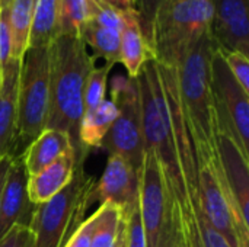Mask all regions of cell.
Listing matches in <instances>:
<instances>
[{
    "label": "cell",
    "instance_id": "83f0119b",
    "mask_svg": "<svg viewBox=\"0 0 249 247\" xmlns=\"http://www.w3.org/2000/svg\"><path fill=\"white\" fill-rule=\"evenodd\" d=\"M12 60V35L9 26V7L0 9V73Z\"/></svg>",
    "mask_w": 249,
    "mask_h": 247
},
{
    "label": "cell",
    "instance_id": "44dd1931",
    "mask_svg": "<svg viewBox=\"0 0 249 247\" xmlns=\"http://www.w3.org/2000/svg\"><path fill=\"white\" fill-rule=\"evenodd\" d=\"M123 215L112 204H101L98 208V221L89 247H115Z\"/></svg>",
    "mask_w": 249,
    "mask_h": 247
},
{
    "label": "cell",
    "instance_id": "1f68e13d",
    "mask_svg": "<svg viewBox=\"0 0 249 247\" xmlns=\"http://www.w3.org/2000/svg\"><path fill=\"white\" fill-rule=\"evenodd\" d=\"M12 157L13 156L9 154V156L3 157L0 160V198H1V191H3V186H4V181H6V176H7V170H9Z\"/></svg>",
    "mask_w": 249,
    "mask_h": 247
},
{
    "label": "cell",
    "instance_id": "2e32d148",
    "mask_svg": "<svg viewBox=\"0 0 249 247\" xmlns=\"http://www.w3.org/2000/svg\"><path fill=\"white\" fill-rule=\"evenodd\" d=\"M74 150L70 135L60 130H44L22 153L28 176H32L66 153Z\"/></svg>",
    "mask_w": 249,
    "mask_h": 247
},
{
    "label": "cell",
    "instance_id": "30bf717a",
    "mask_svg": "<svg viewBox=\"0 0 249 247\" xmlns=\"http://www.w3.org/2000/svg\"><path fill=\"white\" fill-rule=\"evenodd\" d=\"M140 173L121 156L109 154L107 167L90 194V201L115 205L123 217H127L139 204Z\"/></svg>",
    "mask_w": 249,
    "mask_h": 247
},
{
    "label": "cell",
    "instance_id": "8fae6325",
    "mask_svg": "<svg viewBox=\"0 0 249 247\" xmlns=\"http://www.w3.org/2000/svg\"><path fill=\"white\" fill-rule=\"evenodd\" d=\"M210 35L222 51L249 55V0H213Z\"/></svg>",
    "mask_w": 249,
    "mask_h": 247
},
{
    "label": "cell",
    "instance_id": "e0dca14e",
    "mask_svg": "<svg viewBox=\"0 0 249 247\" xmlns=\"http://www.w3.org/2000/svg\"><path fill=\"white\" fill-rule=\"evenodd\" d=\"M117 115V106L111 99H105L96 108L85 111L79 128V141L82 147L86 150L101 148Z\"/></svg>",
    "mask_w": 249,
    "mask_h": 247
},
{
    "label": "cell",
    "instance_id": "7402d4cb",
    "mask_svg": "<svg viewBox=\"0 0 249 247\" xmlns=\"http://www.w3.org/2000/svg\"><path fill=\"white\" fill-rule=\"evenodd\" d=\"M88 20V0H57V35L79 36Z\"/></svg>",
    "mask_w": 249,
    "mask_h": 247
},
{
    "label": "cell",
    "instance_id": "9c48e42d",
    "mask_svg": "<svg viewBox=\"0 0 249 247\" xmlns=\"http://www.w3.org/2000/svg\"><path fill=\"white\" fill-rule=\"evenodd\" d=\"M216 140L229 201L241 229L249 236V157L242 153L229 134L217 131Z\"/></svg>",
    "mask_w": 249,
    "mask_h": 247
},
{
    "label": "cell",
    "instance_id": "ac0fdd59",
    "mask_svg": "<svg viewBox=\"0 0 249 247\" xmlns=\"http://www.w3.org/2000/svg\"><path fill=\"white\" fill-rule=\"evenodd\" d=\"M34 0H12L9 6V26L12 35V58L22 61L29 47Z\"/></svg>",
    "mask_w": 249,
    "mask_h": 247
},
{
    "label": "cell",
    "instance_id": "4316f807",
    "mask_svg": "<svg viewBox=\"0 0 249 247\" xmlns=\"http://www.w3.org/2000/svg\"><path fill=\"white\" fill-rule=\"evenodd\" d=\"M96 221H98V211H95L90 217L83 220L76 227V230L70 234V237L66 240L63 247H89Z\"/></svg>",
    "mask_w": 249,
    "mask_h": 247
},
{
    "label": "cell",
    "instance_id": "7a4b0ae2",
    "mask_svg": "<svg viewBox=\"0 0 249 247\" xmlns=\"http://www.w3.org/2000/svg\"><path fill=\"white\" fill-rule=\"evenodd\" d=\"M214 42L203 35L174 66L182 111L188 124L197 160L220 167L217 131L210 86V60Z\"/></svg>",
    "mask_w": 249,
    "mask_h": 247
},
{
    "label": "cell",
    "instance_id": "3957f363",
    "mask_svg": "<svg viewBox=\"0 0 249 247\" xmlns=\"http://www.w3.org/2000/svg\"><path fill=\"white\" fill-rule=\"evenodd\" d=\"M213 22V0H166L155 13L149 48L152 58L174 67Z\"/></svg>",
    "mask_w": 249,
    "mask_h": 247
},
{
    "label": "cell",
    "instance_id": "6da1fadb",
    "mask_svg": "<svg viewBox=\"0 0 249 247\" xmlns=\"http://www.w3.org/2000/svg\"><path fill=\"white\" fill-rule=\"evenodd\" d=\"M95 57L77 35H57L48 47L50 106L45 130H60L70 135L77 157L86 159L88 150L79 141L85 112L83 95Z\"/></svg>",
    "mask_w": 249,
    "mask_h": 247
},
{
    "label": "cell",
    "instance_id": "d4e9b609",
    "mask_svg": "<svg viewBox=\"0 0 249 247\" xmlns=\"http://www.w3.org/2000/svg\"><path fill=\"white\" fill-rule=\"evenodd\" d=\"M220 49V48H219ZM222 51V49H220ZM223 58L229 67V71L241 87L249 93V60L248 55L238 51H222Z\"/></svg>",
    "mask_w": 249,
    "mask_h": 247
},
{
    "label": "cell",
    "instance_id": "d6a6232c",
    "mask_svg": "<svg viewBox=\"0 0 249 247\" xmlns=\"http://www.w3.org/2000/svg\"><path fill=\"white\" fill-rule=\"evenodd\" d=\"M115 247H125V220L124 218H123L121 226H120V231H118Z\"/></svg>",
    "mask_w": 249,
    "mask_h": 247
},
{
    "label": "cell",
    "instance_id": "4fadbf2b",
    "mask_svg": "<svg viewBox=\"0 0 249 247\" xmlns=\"http://www.w3.org/2000/svg\"><path fill=\"white\" fill-rule=\"evenodd\" d=\"M79 163H85V159L77 157L74 150H71L41 172L28 176L26 192L29 202L38 205L55 197L71 182Z\"/></svg>",
    "mask_w": 249,
    "mask_h": 247
},
{
    "label": "cell",
    "instance_id": "484cf974",
    "mask_svg": "<svg viewBox=\"0 0 249 247\" xmlns=\"http://www.w3.org/2000/svg\"><path fill=\"white\" fill-rule=\"evenodd\" d=\"M123 218L125 220V247H147L139 204L131 210L127 217Z\"/></svg>",
    "mask_w": 249,
    "mask_h": 247
},
{
    "label": "cell",
    "instance_id": "f1b7e54d",
    "mask_svg": "<svg viewBox=\"0 0 249 247\" xmlns=\"http://www.w3.org/2000/svg\"><path fill=\"white\" fill-rule=\"evenodd\" d=\"M165 1L166 0H136V10L140 16L142 31H143L147 45H149V39H150V29H152V22H153L155 13L159 9V6Z\"/></svg>",
    "mask_w": 249,
    "mask_h": 247
},
{
    "label": "cell",
    "instance_id": "8992f818",
    "mask_svg": "<svg viewBox=\"0 0 249 247\" xmlns=\"http://www.w3.org/2000/svg\"><path fill=\"white\" fill-rule=\"evenodd\" d=\"M139 210L147 247H182L163 175L155 154L147 150L140 172Z\"/></svg>",
    "mask_w": 249,
    "mask_h": 247
},
{
    "label": "cell",
    "instance_id": "52a82bcc",
    "mask_svg": "<svg viewBox=\"0 0 249 247\" xmlns=\"http://www.w3.org/2000/svg\"><path fill=\"white\" fill-rule=\"evenodd\" d=\"M111 100L118 115L108 131L104 146L109 154L125 159L136 172H142L146 154L140 96L136 77L115 76L111 83Z\"/></svg>",
    "mask_w": 249,
    "mask_h": 247
},
{
    "label": "cell",
    "instance_id": "f546056e",
    "mask_svg": "<svg viewBox=\"0 0 249 247\" xmlns=\"http://www.w3.org/2000/svg\"><path fill=\"white\" fill-rule=\"evenodd\" d=\"M0 247H34V236L28 224L15 226L0 239Z\"/></svg>",
    "mask_w": 249,
    "mask_h": 247
},
{
    "label": "cell",
    "instance_id": "5b68a950",
    "mask_svg": "<svg viewBox=\"0 0 249 247\" xmlns=\"http://www.w3.org/2000/svg\"><path fill=\"white\" fill-rule=\"evenodd\" d=\"M50 106L48 47H29L23 55L16 98V137L12 156L25 148L45 130Z\"/></svg>",
    "mask_w": 249,
    "mask_h": 247
},
{
    "label": "cell",
    "instance_id": "9a60e30c",
    "mask_svg": "<svg viewBox=\"0 0 249 247\" xmlns=\"http://www.w3.org/2000/svg\"><path fill=\"white\" fill-rule=\"evenodd\" d=\"M150 58L152 54L142 31L137 10H124L120 31V63L125 67L128 77H137L144 63Z\"/></svg>",
    "mask_w": 249,
    "mask_h": 247
},
{
    "label": "cell",
    "instance_id": "5bb4252c",
    "mask_svg": "<svg viewBox=\"0 0 249 247\" xmlns=\"http://www.w3.org/2000/svg\"><path fill=\"white\" fill-rule=\"evenodd\" d=\"M22 61L10 60L0 73V160L12 156L16 137V98Z\"/></svg>",
    "mask_w": 249,
    "mask_h": 247
},
{
    "label": "cell",
    "instance_id": "4dcf8cb0",
    "mask_svg": "<svg viewBox=\"0 0 249 247\" xmlns=\"http://www.w3.org/2000/svg\"><path fill=\"white\" fill-rule=\"evenodd\" d=\"M102 3H107L109 6H114L118 10H131L136 9V0H98Z\"/></svg>",
    "mask_w": 249,
    "mask_h": 247
},
{
    "label": "cell",
    "instance_id": "ffe728a7",
    "mask_svg": "<svg viewBox=\"0 0 249 247\" xmlns=\"http://www.w3.org/2000/svg\"><path fill=\"white\" fill-rule=\"evenodd\" d=\"M57 36V0H34L29 47H50ZM28 47V48H29Z\"/></svg>",
    "mask_w": 249,
    "mask_h": 247
},
{
    "label": "cell",
    "instance_id": "cb8c5ba5",
    "mask_svg": "<svg viewBox=\"0 0 249 247\" xmlns=\"http://www.w3.org/2000/svg\"><path fill=\"white\" fill-rule=\"evenodd\" d=\"M88 7H89V20L112 31H118V32L121 31L123 10H118L114 6H109L98 0H88Z\"/></svg>",
    "mask_w": 249,
    "mask_h": 247
},
{
    "label": "cell",
    "instance_id": "7c38bea8",
    "mask_svg": "<svg viewBox=\"0 0 249 247\" xmlns=\"http://www.w3.org/2000/svg\"><path fill=\"white\" fill-rule=\"evenodd\" d=\"M28 173L22 154L13 156L0 198V239L15 226L28 224V208L32 205L26 192Z\"/></svg>",
    "mask_w": 249,
    "mask_h": 247
},
{
    "label": "cell",
    "instance_id": "ba28073f",
    "mask_svg": "<svg viewBox=\"0 0 249 247\" xmlns=\"http://www.w3.org/2000/svg\"><path fill=\"white\" fill-rule=\"evenodd\" d=\"M210 86L216 131L229 134L249 157V93L235 80L216 45L210 60Z\"/></svg>",
    "mask_w": 249,
    "mask_h": 247
},
{
    "label": "cell",
    "instance_id": "277c9868",
    "mask_svg": "<svg viewBox=\"0 0 249 247\" xmlns=\"http://www.w3.org/2000/svg\"><path fill=\"white\" fill-rule=\"evenodd\" d=\"M95 179L88 178L79 163L71 182L50 201L34 205L28 227L34 247H63L70 234L83 221L90 201Z\"/></svg>",
    "mask_w": 249,
    "mask_h": 247
},
{
    "label": "cell",
    "instance_id": "d6986e66",
    "mask_svg": "<svg viewBox=\"0 0 249 247\" xmlns=\"http://www.w3.org/2000/svg\"><path fill=\"white\" fill-rule=\"evenodd\" d=\"M80 39L85 45H89L93 52L95 58L101 57L107 61V64L114 66L120 63V32L104 28L92 20H88L79 33Z\"/></svg>",
    "mask_w": 249,
    "mask_h": 247
},
{
    "label": "cell",
    "instance_id": "603a6c76",
    "mask_svg": "<svg viewBox=\"0 0 249 247\" xmlns=\"http://www.w3.org/2000/svg\"><path fill=\"white\" fill-rule=\"evenodd\" d=\"M111 68H112V66L105 63L102 67L95 66L92 68V71L89 73L86 86H85V95H83L85 111L93 109L105 100L108 76H109Z\"/></svg>",
    "mask_w": 249,
    "mask_h": 247
}]
</instances>
